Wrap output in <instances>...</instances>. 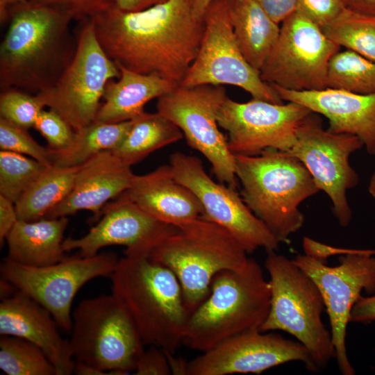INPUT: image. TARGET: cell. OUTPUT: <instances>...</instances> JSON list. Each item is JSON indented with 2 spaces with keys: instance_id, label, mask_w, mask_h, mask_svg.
Instances as JSON below:
<instances>
[{
  "instance_id": "obj_1",
  "label": "cell",
  "mask_w": 375,
  "mask_h": 375,
  "mask_svg": "<svg viewBox=\"0 0 375 375\" xmlns=\"http://www.w3.org/2000/svg\"><path fill=\"white\" fill-rule=\"evenodd\" d=\"M90 19L102 49L116 65L178 84L197 56L203 32L192 0H167L137 12L114 6Z\"/></svg>"
},
{
  "instance_id": "obj_2",
  "label": "cell",
  "mask_w": 375,
  "mask_h": 375,
  "mask_svg": "<svg viewBox=\"0 0 375 375\" xmlns=\"http://www.w3.org/2000/svg\"><path fill=\"white\" fill-rule=\"evenodd\" d=\"M9 26L0 46L1 91L22 88L47 90L54 85L76 48L69 27L72 17L29 0L9 7L1 22Z\"/></svg>"
},
{
  "instance_id": "obj_3",
  "label": "cell",
  "mask_w": 375,
  "mask_h": 375,
  "mask_svg": "<svg viewBox=\"0 0 375 375\" xmlns=\"http://www.w3.org/2000/svg\"><path fill=\"white\" fill-rule=\"evenodd\" d=\"M112 293L131 317L143 344L174 353L190 316L180 283L147 255L120 258L110 276Z\"/></svg>"
},
{
  "instance_id": "obj_4",
  "label": "cell",
  "mask_w": 375,
  "mask_h": 375,
  "mask_svg": "<svg viewBox=\"0 0 375 375\" xmlns=\"http://www.w3.org/2000/svg\"><path fill=\"white\" fill-rule=\"evenodd\" d=\"M271 286L253 258L213 278L207 298L190 315L182 344L205 352L239 334L259 330L270 308Z\"/></svg>"
},
{
  "instance_id": "obj_5",
  "label": "cell",
  "mask_w": 375,
  "mask_h": 375,
  "mask_svg": "<svg viewBox=\"0 0 375 375\" xmlns=\"http://www.w3.org/2000/svg\"><path fill=\"white\" fill-rule=\"evenodd\" d=\"M235 160L244 202L279 242H287L303 224L299 205L319 191L312 175L299 159L273 149Z\"/></svg>"
},
{
  "instance_id": "obj_6",
  "label": "cell",
  "mask_w": 375,
  "mask_h": 375,
  "mask_svg": "<svg viewBox=\"0 0 375 375\" xmlns=\"http://www.w3.org/2000/svg\"><path fill=\"white\" fill-rule=\"evenodd\" d=\"M247 254L227 230L200 217L170 225L147 255L175 274L190 315L208 296L215 275L242 268Z\"/></svg>"
},
{
  "instance_id": "obj_7",
  "label": "cell",
  "mask_w": 375,
  "mask_h": 375,
  "mask_svg": "<svg viewBox=\"0 0 375 375\" xmlns=\"http://www.w3.org/2000/svg\"><path fill=\"white\" fill-rule=\"evenodd\" d=\"M267 253L265 268L269 276L271 301L260 331L288 333L308 349L318 371L324 369L335 353L331 332L322 319V295L293 259L276 251Z\"/></svg>"
},
{
  "instance_id": "obj_8",
  "label": "cell",
  "mask_w": 375,
  "mask_h": 375,
  "mask_svg": "<svg viewBox=\"0 0 375 375\" xmlns=\"http://www.w3.org/2000/svg\"><path fill=\"white\" fill-rule=\"evenodd\" d=\"M72 357L102 371L134 372L144 344L126 310L111 293L86 299L72 312Z\"/></svg>"
},
{
  "instance_id": "obj_9",
  "label": "cell",
  "mask_w": 375,
  "mask_h": 375,
  "mask_svg": "<svg viewBox=\"0 0 375 375\" xmlns=\"http://www.w3.org/2000/svg\"><path fill=\"white\" fill-rule=\"evenodd\" d=\"M76 38L74 55L56 83L37 93L45 107L60 115L75 132L95 122L106 84L120 76L99 42L91 19L79 22Z\"/></svg>"
},
{
  "instance_id": "obj_10",
  "label": "cell",
  "mask_w": 375,
  "mask_h": 375,
  "mask_svg": "<svg viewBox=\"0 0 375 375\" xmlns=\"http://www.w3.org/2000/svg\"><path fill=\"white\" fill-rule=\"evenodd\" d=\"M231 0H213L202 19L203 32L195 59L179 85H231L253 98L281 103L274 88L245 60L237 44L230 17Z\"/></svg>"
},
{
  "instance_id": "obj_11",
  "label": "cell",
  "mask_w": 375,
  "mask_h": 375,
  "mask_svg": "<svg viewBox=\"0 0 375 375\" xmlns=\"http://www.w3.org/2000/svg\"><path fill=\"white\" fill-rule=\"evenodd\" d=\"M375 250L340 248L339 265L325 262L306 253L294 259L318 287L329 317L333 344L338 369L343 375H353L355 369L346 348L347 328L351 309L365 290L375 292Z\"/></svg>"
},
{
  "instance_id": "obj_12",
  "label": "cell",
  "mask_w": 375,
  "mask_h": 375,
  "mask_svg": "<svg viewBox=\"0 0 375 375\" xmlns=\"http://www.w3.org/2000/svg\"><path fill=\"white\" fill-rule=\"evenodd\" d=\"M227 97L222 85H178L158 99L156 108L179 128L188 144L207 159L219 182L236 190L235 155L217 122L218 112Z\"/></svg>"
},
{
  "instance_id": "obj_13",
  "label": "cell",
  "mask_w": 375,
  "mask_h": 375,
  "mask_svg": "<svg viewBox=\"0 0 375 375\" xmlns=\"http://www.w3.org/2000/svg\"><path fill=\"white\" fill-rule=\"evenodd\" d=\"M112 252L92 256L65 257L44 267H31L4 258L1 278L47 309L60 327L71 331L72 305L81 288L92 279L110 276L119 261Z\"/></svg>"
},
{
  "instance_id": "obj_14",
  "label": "cell",
  "mask_w": 375,
  "mask_h": 375,
  "mask_svg": "<svg viewBox=\"0 0 375 375\" xmlns=\"http://www.w3.org/2000/svg\"><path fill=\"white\" fill-rule=\"evenodd\" d=\"M340 49L319 26L294 11L283 21L260 77L290 90L325 89L329 62Z\"/></svg>"
},
{
  "instance_id": "obj_15",
  "label": "cell",
  "mask_w": 375,
  "mask_h": 375,
  "mask_svg": "<svg viewBox=\"0 0 375 375\" xmlns=\"http://www.w3.org/2000/svg\"><path fill=\"white\" fill-rule=\"evenodd\" d=\"M312 113L294 102L275 103L253 98L240 103L227 97L217 122L227 131L228 146L234 155L256 156L267 149L290 151L300 126Z\"/></svg>"
},
{
  "instance_id": "obj_16",
  "label": "cell",
  "mask_w": 375,
  "mask_h": 375,
  "mask_svg": "<svg viewBox=\"0 0 375 375\" xmlns=\"http://www.w3.org/2000/svg\"><path fill=\"white\" fill-rule=\"evenodd\" d=\"M362 147L355 135L324 129L313 112L300 126L295 144L287 152L305 165L319 190L328 196L333 212L342 227L349 224L352 217L347 191L359 181L349 156Z\"/></svg>"
},
{
  "instance_id": "obj_17",
  "label": "cell",
  "mask_w": 375,
  "mask_h": 375,
  "mask_svg": "<svg viewBox=\"0 0 375 375\" xmlns=\"http://www.w3.org/2000/svg\"><path fill=\"white\" fill-rule=\"evenodd\" d=\"M169 165L176 180L188 188L201 202V217L227 230L248 254L258 248L267 252L278 250L280 242L236 190L213 181L198 158L175 152L170 156Z\"/></svg>"
},
{
  "instance_id": "obj_18",
  "label": "cell",
  "mask_w": 375,
  "mask_h": 375,
  "mask_svg": "<svg viewBox=\"0 0 375 375\" xmlns=\"http://www.w3.org/2000/svg\"><path fill=\"white\" fill-rule=\"evenodd\" d=\"M259 330L228 338L188 362V375L261 374L293 361L310 372L318 369L308 349L299 341Z\"/></svg>"
},
{
  "instance_id": "obj_19",
  "label": "cell",
  "mask_w": 375,
  "mask_h": 375,
  "mask_svg": "<svg viewBox=\"0 0 375 375\" xmlns=\"http://www.w3.org/2000/svg\"><path fill=\"white\" fill-rule=\"evenodd\" d=\"M101 216L84 236L65 239V251L77 249L81 256H92L103 247L121 245L126 247L124 256L147 255L170 226L120 197L104 206Z\"/></svg>"
},
{
  "instance_id": "obj_20",
  "label": "cell",
  "mask_w": 375,
  "mask_h": 375,
  "mask_svg": "<svg viewBox=\"0 0 375 375\" xmlns=\"http://www.w3.org/2000/svg\"><path fill=\"white\" fill-rule=\"evenodd\" d=\"M270 85L283 101L303 105L326 117L330 131L358 137L367 153L375 156V94H360L330 88L294 91Z\"/></svg>"
},
{
  "instance_id": "obj_21",
  "label": "cell",
  "mask_w": 375,
  "mask_h": 375,
  "mask_svg": "<svg viewBox=\"0 0 375 375\" xmlns=\"http://www.w3.org/2000/svg\"><path fill=\"white\" fill-rule=\"evenodd\" d=\"M51 312L17 290L0 303V335L25 339L40 347L56 368V375L74 373L75 361L69 340L58 331Z\"/></svg>"
},
{
  "instance_id": "obj_22",
  "label": "cell",
  "mask_w": 375,
  "mask_h": 375,
  "mask_svg": "<svg viewBox=\"0 0 375 375\" xmlns=\"http://www.w3.org/2000/svg\"><path fill=\"white\" fill-rule=\"evenodd\" d=\"M131 167L112 151L96 155L79 166L69 194L44 217H68L88 210L97 220L108 201L117 199L130 187L135 175Z\"/></svg>"
},
{
  "instance_id": "obj_23",
  "label": "cell",
  "mask_w": 375,
  "mask_h": 375,
  "mask_svg": "<svg viewBox=\"0 0 375 375\" xmlns=\"http://www.w3.org/2000/svg\"><path fill=\"white\" fill-rule=\"evenodd\" d=\"M119 197L156 220L176 226L188 224L203 213L198 198L176 180L169 165L134 175L128 189Z\"/></svg>"
},
{
  "instance_id": "obj_24",
  "label": "cell",
  "mask_w": 375,
  "mask_h": 375,
  "mask_svg": "<svg viewBox=\"0 0 375 375\" xmlns=\"http://www.w3.org/2000/svg\"><path fill=\"white\" fill-rule=\"evenodd\" d=\"M117 67L120 76L117 81L110 80L106 84L97 122L119 123L134 119L144 112L147 103L179 85L155 74H144Z\"/></svg>"
},
{
  "instance_id": "obj_25",
  "label": "cell",
  "mask_w": 375,
  "mask_h": 375,
  "mask_svg": "<svg viewBox=\"0 0 375 375\" xmlns=\"http://www.w3.org/2000/svg\"><path fill=\"white\" fill-rule=\"evenodd\" d=\"M67 217L18 220L6 238L11 260L31 267H44L62 260Z\"/></svg>"
},
{
  "instance_id": "obj_26",
  "label": "cell",
  "mask_w": 375,
  "mask_h": 375,
  "mask_svg": "<svg viewBox=\"0 0 375 375\" xmlns=\"http://www.w3.org/2000/svg\"><path fill=\"white\" fill-rule=\"evenodd\" d=\"M230 17L241 53L260 72L278 38V24L253 0H231Z\"/></svg>"
},
{
  "instance_id": "obj_27",
  "label": "cell",
  "mask_w": 375,
  "mask_h": 375,
  "mask_svg": "<svg viewBox=\"0 0 375 375\" xmlns=\"http://www.w3.org/2000/svg\"><path fill=\"white\" fill-rule=\"evenodd\" d=\"M183 137L179 128L161 114L144 112L133 119L126 136L112 151L131 167L154 151L176 142Z\"/></svg>"
},
{
  "instance_id": "obj_28",
  "label": "cell",
  "mask_w": 375,
  "mask_h": 375,
  "mask_svg": "<svg viewBox=\"0 0 375 375\" xmlns=\"http://www.w3.org/2000/svg\"><path fill=\"white\" fill-rule=\"evenodd\" d=\"M133 119L119 123L94 122L76 131L72 144L61 151L49 150L51 165L60 167L79 166L96 155L113 151L124 140Z\"/></svg>"
},
{
  "instance_id": "obj_29",
  "label": "cell",
  "mask_w": 375,
  "mask_h": 375,
  "mask_svg": "<svg viewBox=\"0 0 375 375\" xmlns=\"http://www.w3.org/2000/svg\"><path fill=\"white\" fill-rule=\"evenodd\" d=\"M79 166H50L15 202L18 219L31 222L44 217L69 194Z\"/></svg>"
},
{
  "instance_id": "obj_30",
  "label": "cell",
  "mask_w": 375,
  "mask_h": 375,
  "mask_svg": "<svg viewBox=\"0 0 375 375\" xmlns=\"http://www.w3.org/2000/svg\"><path fill=\"white\" fill-rule=\"evenodd\" d=\"M321 30L340 47L375 61V15L344 7L334 20Z\"/></svg>"
},
{
  "instance_id": "obj_31",
  "label": "cell",
  "mask_w": 375,
  "mask_h": 375,
  "mask_svg": "<svg viewBox=\"0 0 375 375\" xmlns=\"http://www.w3.org/2000/svg\"><path fill=\"white\" fill-rule=\"evenodd\" d=\"M327 88L375 94V61L348 49L337 52L328 64Z\"/></svg>"
},
{
  "instance_id": "obj_32",
  "label": "cell",
  "mask_w": 375,
  "mask_h": 375,
  "mask_svg": "<svg viewBox=\"0 0 375 375\" xmlns=\"http://www.w3.org/2000/svg\"><path fill=\"white\" fill-rule=\"evenodd\" d=\"M0 369L8 375H56L55 367L40 347L11 335H1Z\"/></svg>"
},
{
  "instance_id": "obj_33",
  "label": "cell",
  "mask_w": 375,
  "mask_h": 375,
  "mask_svg": "<svg viewBox=\"0 0 375 375\" xmlns=\"http://www.w3.org/2000/svg\"><path fill=\"white\" fill-rule=\"evenodd\" d=\"M49 167L25 155L1 150L0 194L15 203Z\"/></svg>"
},
{
  "instance_id": "obj_34",
  "label": "cell",
  "mask_w": 375,
  "mask_h": 375,
  "mask_svg": "<svg viewBox=\"0 0 375 375\" xmlns=\"http://www.w3.org/2000/svg\"><path fill=\"white\" fill-rule=\"evenodd\" d=\"M44 108L38 94L33 96L14 88L1 91L0 117L24 128L34 127Z\"/></svg>"
},
{
  "instance_id": "obj_35",
  "label": "cell",
  "mask_w": 375,
  "mask_h": 375,
  "mask_svg": "<svg viewBox=\"0 0 375 375\" xmlns=\"http://www.w3.org/2000/svg\"><path fill=\"white\" fill-rule=\"evenodd\" d=\"M0 149L31 158L47 166L51 165L50 151L38 143L27 129L0 117Z\"/></svg>"
},
{
  "instance_id": "obj_36",
  "label": "cell",
  "mask_w": 375,
  "mask_h": 375,
  "mask_svg": "<svg viewBox=\"0 0 375 375\" xmlns=\"http://www.w3.org/2000/svg\"><path fill=\"white\" fill-rule=\"evenodd\" d=\"M34 128L48 143V149L61 151L72 142L75 131L56 111L43 110L38 116Z\"/></svg>"
},
{
  "instance_id": "obj_37",
  "label": "cell",
  "mask_w": 375,
  "mask_h": 375,
  "mask_svg": "<svg viewBox=\"0 0 375 375\" xmlns=\"http://www.w3.org/2000/svg\"><path fill=\"white\" fill-rule=\"evenodd\" d=\"M59 10L78 22L94 17L115 6L116 0H29Z\"/></svg>"
},
{
  "instance_id": "obj_38",
  "label": "cell",
  "mask_w": 375,
  "mask_h": 375,
  "mask_svg": "<svg viewBox=\"0 0 375 375\" xmlns=\"http://www.w3.org/2000/svg\"><path fill=\"white\" fill-rule=\"evenodd\" d=\"M344 7L342 0H298L295 11L322 28L334 20Z\"/></svg>"
},
{
  "instance_id": "obj_39",
  "label": "cell",
  "mask_w": 375,
  "mask_h": 375,
  "mask_svg": "<svg viewBox=\"0 0 375 375\" xmlns=\"http://www.w3.org/2000/svg\"><path fill=\"white\" fill-rule=\"evenodd\" d=\"M136 375H169L171 374L167 358L164 351L149 346L140 355L134 371Z\"/></svg>"
},
{
  "instance_id": "obj_40",
  "label": "cell",
  "mask_w": 375,
  "mask_h": 375,
  "mask_svg": "<svg viewBox=\"0 0 375 375\" xmlns=\"http://www.w3.org/2000/svg\"><path fill=\"white\" fill-rule=\"evenodd\" d=\"M277 24L295 11L298 0H253Z\"/></svg>"
},
{
  "instance_id": "obj_41",
  "label": "cell",
  "mask_w": 375,
  "mask_h": 375,
  "mask_svg": "<svg viewBox=\"0 0 375 375\" xmlns=\"http://www.w3.org/2000/svg\"><path fill=\"white\" fill-rule=\"evenodd\" d=\"M375 321V294L360 298L353 305L349 322L368 324Z\"/></svg>"
},
{
  "instance_id": "obj_42",
  "label": "cell",
  "mask_w": 375,
  "mask_h": 375,
  "mask_svg": "<svg viewBox=\"0 0 375 375\" xmlns=\"http://www.w3.org/2000/svg\"><path fill=\"white\" fill-rule=\"evenodd\" d=\"M15 203L0 194V243L6 241V238L18 221Z\"/></svg>"
},
{
  "instance_id": "obj_43",
  "label": "cell",
  "mask_w": 375,
  "mask_h": 375,
  "mask_svg": "<svg viewBox=\"0 0 375 375\" xmlns=\"http://www.w3.org/2000/svg\"><path fill=\"white\" fill-rule=\"evenodd\" d=\"M166 1L167 0H116L115 6L122 11L137 12Z\"/></svg>"
},
{
  "instance_id": "obj_44",
  "label": "cell",
  "mask_w": 375,
  "mask_h": 375,
  "mask_svg": "<svg viewBox=\"0 0 375 375\" xmlns=\"http://www.w3.org/2000/svg\"><path fill=\"white\" fill-rule=\"evenodd\" d=\"M344 6L352 10L375 15V0H342Z\"/></svg>"
},
{
  "instance_id": "obj_45",
  "label": "cell",
  "mask_w": 375,
  "mask_h": 375,
  "mask_svg": "<svg viewBox=\"0 0 375 375\" xmlns=\"http://www.w3.org/2000/svg\"><path fill=\"white\" fill-rule=\"evenodd\" d=\"M74 374L78 375H126L129 374L126 372L122 371H111L107 372L99 369L91 367L86 364L75 362Z\"/></svg>"
},
{
  "instance_id": "obj_46",
  "label": "cell",
  "mask_w": 375,
  "mask_h": 375,
  "mask_svg": "<svg viewBox=\"0 0 375 375\" xmlns=\"http://www.w3.org/2000/svg\"><path fill=\"white\" fill-rule=\"evenodd\" d=\"M164 352L167 358L172 374L188 375V361H185L182 357L176 356L175 353Z\"/></svg>"
},
{
  "instance_id": "obj_47",
  "label": "cell",
  "mask_w": 375,
  "mask_h": 375,
  "mask_svg": "<svg viewBox=\"0 0 375 375\" xmlns=\"http://www.w3.org/2000/svg\"><path fill=\"white\" fill-rule=\"evenodd\" d=\"M17 290V289L9 281L1 278L0 282V294H1V300H3L4 299H6L10 296H12L15 292Z\"/></svg>"
},
{
  "instance_id": "obj_48",
  "label": "cell",
  "mask_w": 375,
  "mask_h": 375,
  "mask_svg": "<svg viewBox=\"0 0 375 375\" xmlns=\"http://www.w3.org/2000/svg\"><path fill=\"white\" fill-rule=\"evenodd\" d=\"M213 0H192V8L195 16L202 19L203 13L209 5Z\"/></svg>"
},
{
  "instance_id": "obj_49",
  "label": "cell",
  "mask_w": 375,
  "mask_h": 375,
  "mask_svg": "<svg viewBox=\"0 0 375 375\" xmlns=\"http://www.w3.org/2000/svg\"><path fill=\"white\" fill-rule=\"evenodd\" d=\"M24 0H0V19H3L7 9L13 4Z\"/></svg>"
},
{
  "instance_id": "obj_50",
  "label": "cell",
  "mask_w": 375,
  "mask_h": 375,
  "mask_svg": "<svg viewBox=\"0 0 375 375\" xmlns=\"http://www.w3.org/2000/svg\"><path fill=\"white\" fill-rule=\"evenodd\" d=\"M369 192L375 199V172L372 174L369 184Z\"/></svg>"
}]
</instances>
